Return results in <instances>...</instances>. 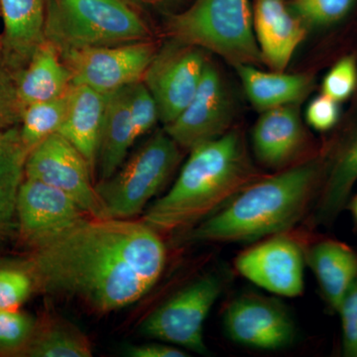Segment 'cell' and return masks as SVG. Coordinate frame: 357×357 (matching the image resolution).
Returning <instances> with one entry per match:
<instances>
[{
    "mask_svg": "<svg viewBox=\"0 0 357 357\" xmlns=\"http://www.w3.org/2000/svg\"><path fill=\"white\" fill-rule=\"evenodd\" d=\"M37 291L107 314L137 302L163 274V239L142 220L89 218L24 258Z\"/></svg>",
    "mask_w": 357,
    "mask_h": 357,
    "instance_id": "6da1fadb",
    "label": "cell"
},
{
    "mask_svg": "<svg viewBox=\"0 0 357 357\" xmlns=\"http://www.w3.org/2000/svg\"><path fill=\"white\" fill-rule=\"evenodd\" d=\"M323 174L318 158L298 162L257 178L188 232L191 243H250L280 234L299 222Z\"/></svg>",
    "mask_w": 357,
    "mask_h": 357,
    "instance_id": "7a4b0ae2",
    "label": "cell"
},
{
    "mask_svg": "<svg viewBox=\"0 0 357 357\" xmlns=\"http://www.w3.org/2000/svg\"><path fill=\"white\" fill-rule=\"evenodd\" d=\"M190 152L175 184L141 220L159 234L196 225L259 178L238 131L229 130Z\"/></svg>",
    "mask_w": 357,
    "mask_h": 357,
    "instance_id": "3957f363",
    "label": "cell"
},
{
    "mask_svg": "<svg viewBox=\"0 0 357 357\" xmlns=\"http://www.w3.org/2000/svg\"><path fill=\"white\" fill-rule=\"evenodd\" d=\"M44 34L59 53L144 41L151 35L124 0H47Z\"/></svg>",
    "mask_w": 357,
    "mask_h": 357,
    "instance_id": "277c9868",
    "label": "cell"
},
{
    "mask_svg": "<svg viewBox=\"0 0 357 357\" xmlns=\"http://www.w3.org/2000/svg\"><path fill=\"white\" fill-rule=\"evenodd\" d=\"M169 37L213 52L232 66L262 64L250 0H195L172 16Z\"/></svg>",
    "mask_w": 357,
    "mask_h": 357,
    "instance_id": "5b68a950",
    "label": "cell"
},
{
    "mask_svg": "<svg viewBox=\"0 0 357 357\" xmlns=\"http://www.w3.org/2000/svg\"><path fill=\"white\" fill-rule=\"evenodd\" d=\"M180 161L177 143L164 130L155 134L112 177L96 185L103 218L132 220L139 215Z\"/></svg>",
    "mask_w": 357,
    "mask_h": 357,
    "instance_id": "8992f818",
    "label": "cell"
},
{
    "mask_svg": "<svg viewBox=\"0 0 357 357\" xmlns=\"http://www.w3.org/2000/svg\"><path fill=\"white\" fill-rule=\"evenodd\" d=\"M220 292L222 283L217 276L202 277L157 307L144 319L140 332L146 337L206 354L204 324Z\"/></svg>",
    "mask_w": 357,
    "mask_h": 357,
    "instance_id": "52a82bcc",
    "label": "cell"
},
{
    "mask_svg": "<svg viewBox=\"0 0 357 357\" xmlns=\"http://www.w3.org/2000/svg\"><path fill=\"white\" fill-rule=\"evenodd\" d=\"M158 47L150 39L115 46L91 47L60 53L73 84L112 93L142 81Z\"/></svg>",
    "mask_w": 357,
    "mask_h": 357,
    "instance_id": "ba28073f",
    "label": "cell"
},
{
    "mask_svg": "<svg viewBox=\"0 0 357 357\" xmlns=\"http://www.w3.org/2000/svg\"><path fill=\"white\" fill-rule=\"evenodd\" d=\"M208 60L204 50L170 38L158 48L142 82L158 107L160 121H173L196 93Z\"/></svg>",
    "mask_w": 357,
    "mask_h": 357,
    "instance_id": "9c48e42d",
    "label": "cell"
},
{
    "mask_svg": "<svg viewBox=\"0 0 357 357\" xmlns=\"http://www.w3.org/2000/svg\"><path fill=\"white\" fill-rule=\"evenodd\" d=\"M93 176L81 152L59 133L33 148L26 160V178L66 192L89 217L103 218Z\"/></svg>",
    "mask_w": 357,
    "mask_h": 357,
    "instance_id": "30bf717a",
    "label": "cell"
},
{
    "mask_svg": "<svg viewBox=\"0 0 357 357\" xmlns=\"http://www.w3.org/2000/svg\"><path fill=\"white\" fill-rule=\"evenodd\" d=\"M89 217L66 192L26 178L17 199V234L30 251L46 245Z\"/></svg>",
    "mask_w": 357,
    "mask_h": 357,
    "instance_id": "8fae6325",
    "label": "cell"
},
{
    "mask_svg": "<svg viewBox=\"0 0 357 357\" xmlns=\"http://www.w3.org/2000/svg\"><path fill=\"white\" fill-rule=\"evenodd\" d=\"M234 103L217 68L206 62L196 93L164 131L180 148H194L222 137L234 121Z\"/></svg>",
    "mask_w": 357,
    "mask_h": 357,
    "instance_id": "7c38bea8",
    "label": "cell"
},
{
    "mask_svg": "<svg viewBox=\"0 0 357 357\" xmlns=\"http://www.w3.org/2000/svg\"><path fill=\"white\" fill-rule=\"evenodd\" d=\"M237 272L275 295L295 298L304 291L305 258L292 239L276 236L237 256Z\"/></svg>",
    "mask_w": 357,
    "mask_h": 357,
    "instance_id": "4fadbf2b",
    "label": "cell"
},
{
    "mask_svg": "<svg viewBox=\"0 0 357 357\" xmlns=\"http://www.w3.org/2000/svg\"><path fill=\"white\" fill-rule=\"evenodd\" d=\"M223 326L230 340L252 349H283L295 337V326L286 310L261 297L234 300L225 312Z\"/></svg>",
    "mask_w": 357,
    "mask_h": 357,
    "instance_id": "5bb4252c",
    "label": "cell"
},
{
    "mask_svg": "<svg viewBox=\"0 0 357 357\" xmlns=\"http://www.w3.org/2000/svg\"><path fill=\"white\" fill-rule=\"evenodd\" d=\"M297 105L265 110L256 122L252 147L256 159L263 166L278 171L288 168L304 152L307 135Z\"/></svg>",
    "mask_w": 357,
    "mask_h": 357,
    "instance_id": "9a60e30c",
    "label": "cell"
},
{
    "mask_svg": "<svg viewBox=\"0 0 357 357\" xmlns=\"http://www.w3.org/2000/svg\"><path fill=\"white\" fill-rule=\"evenodd\" d=\"M253 28L263 63L275 72H285L304 40V23L284 0H255Z\"/></svg>",
    "mask_w": 357,
    "mask_h": 357,
    "instance_id": "2e32d148",
    "label": "cell"
},
{
    "mask_svg": "<svg viewBox=\"0 0 357 357\" xmlns=\"http://www.w3.org/2000/svg\"><path fill=\"white\" fill-rule=\"evenodd\" d=\"M47 0H0V47L14 75L24 69L45 41Z\"/></svg>",
    "mask_w": 357,
    "mask_h": 357,
    "instance_id": "e0dca14e",
    "label": "cell"
},
{
    "mask_svg": "<svg viewBox=\"0 0 357 357\" xmlns=\"http://www.w3.org/2000/svg\"><path fill=\"white\" fill-rule=\"evenodd\" d=\"M107 95L86 86L72 84L67 114L58 132L81 152L93 175L98 163Z\"/></svg>",
    "mask_w": 357,
    "mask_h": 357,
    "instance_id": "ac0fdd59",
    "label": "cell"
},
{
    "mask_svg": "<svg viewBox=\"0 0 357 357\" xmlns=\"http://www.w3.org/2000/svg\"><path fill=\"white\" fill-rule=\"evenodd\" d=\"M72 84L69 70L60 53L46 40L34 52L24 69L16 75L18 96L23 107L65 96Z\"/></svg>",
    "mask_w": 357,
    "mask_h": 357,
    "instance_id": "d6986e66",
    "label": "cell"
},
{
    "mask_svg": "<svg viewBox=\"0 0 357 357\" xmlns=\"http://www.w3.org/2000/svg\"><path fill=\"white\" fill-rule=\"evenodd\" d=\"M29 150L20 126L0 130V248L17 232V199Z\"/></svg>",
    "mask_w": 357,
    "mask_h": 357,
    "instance_id": "ffe728a7",
    "label": "cell"
},
{
    "mask_svg": "<svg viewBox=\"0 0 357 357\" xmlns=\"http://www.w3.org/2000/svg\"><path fill=\"white\" fill-rule=\"evenodd\" d=\"M135 142L128 86L107 95L96 163L100 181L112 177L121 168Z\"/></svg>",
    "mask_w": 357,
    "mask_h": 357,
    "instance_id": "44dd1931",
    "label": "cell"
},
{
    "mask_svg": "<svg viewBox=\"0 0 357 357\" xmlns=\"http://www.w3.org/2000/svg\"><path fill=\"white\" fill-rule=\"evenodd\" d=\"M244 91L259 112L282 105H298L311 91L312 77L304 74L264 72L255 65L234 66Z\"/></svg>",
    "mask_w": 357,
    "mask_h": 357,
    "instance_id": "7402d4cb",
    "label": "cell"
},
{
    "mask_svg": "<svg viewBox=\"0 0 357 357\" xmlns=\"http://www.w3.org/2000/svg\"><path fill=\"white\" fill-rule=\"evenodd\" d=\"M307 260L326 301L337 311L345 294L357 280L356 253L337 241H321L310 249Z\"/></svg>",
    "mask_w": 357,
    "mask_h": 357,
    "instance_id": "603a6c76",
    "label": "cell"
},
{
    "mask_svg": "<svg viewBox=\"0 0 357 357\" xmlns=\"http://www.w3.org/2000/svg\"><path fill=\"white\" fill-rule=\"evenodd\" d=\"M93 345L79 328L57 314L46 312L37 319L36 328L23 357H91Z\"/></svg>",
    "mask_w": 357,
    "mask_h": 357,
    "instance_id": "cb8c5ba5",
    "label": "cell"
},
{
    "mask_svg": "<svg viewBox=\"0 0 357 357\" xmlns=\"http://www.w3.org/2000/svg\"><path fill=\"white\" fill-rule=\"evenodd\" d=\"M357 181V128L338 152L319 199L317 222H332L340 215Z\"/></svg>",
    "mask_w": 357,
    "mask_h": 357,
    "instance_id": "d4e9b609",
    "label": "cell"
},
{
    "mask_svg": "<svg viewBox=\"0 0 357 357\" xmlns=\"http://www.w3.org/2000/svg\"><path fill=\"white\" fill-rule=\"evenodd\" d=\"M69 91L60 98L31 103L23 109L20 135L29 151L60 130L67 114Z\"/></svg>",
    "mask_w": 357,
    "mask_h": 357,
    "instance_id": "484cf974",
    "label": "cell"
},
{
    "mask_svg": "<svg viewBox=\"0 0 357 357\" xmlns=\"http://www.w3.org/2000/svg\"><path fill=\"white\" fill-rule=\"evenodd\" d=\"M37 291L25 259L0 262V310L20 309Z\"/></svg>",
    "mask_w": 357,
    "mask_h": 357,
    "instance_id": "4316f807",
    "label": "cell"
},
{
    "mask_svg": "<svg viewBox=\"0 0 357 357\" xmlns=\"http://www.w3.org/2000/svg\"><path fill=\"white\" fill-rule=\"evenodd\" d=\"M36 325L37 319L28 312L0 310V356L23 357Z\"/></svg>",
    "mask_w": 357,
    "mask_h": 357,
    "instance_id": "83f0119b",
    "label": "cell"
},
{
    "mask_svg": "<svg viewBox=\"0 0 357 357\" xmlns=\"http://www.w3.org/2000/svg\"><path fill=\"white\" fill-rule=\"evenodd\" d=\"M356 0H296L292 11L305 25L326 27L351 11Z\"/></svg>",
    "mask_w": 357,
    "mask_h": 357,
    "instance_id": "f1b7e54d",
    "label": "cell"
},
{
    "mask_svg": "<svg viewBox=\"0 0 357 357\" xmlns=\"http://www.w3.org/2000/svg\"><path fill=\"white\" fill-rule=\"evenodd\" d=\"M128 100L133 135L137 141L160 121L158 107L142 81L129 84Z\"/></svg>",
    "mask_w": 357,
    "mask_h": 357,
    "instance_id": "f546056e",
    "label": "cell"
},
{
    "mask_svg": "<svg viewBox=\"0 0 357 357\" xmlns=\"http://www.w3.org/2000/svg\"><path fill=\"white\" fill-rule=\"evenodd\" d=\"M23 109L15 75L7 65L0 47V130L20 126Z\"/></svg>",
    "mask_w": 357,
    "mask_h": 357,
    "instance_id": "4dcf8cb0",
    "label": "cell"
},
{
    "mask_svg": "<svg viewBox=\"0 0 357 357\" xmlns=\"http://www.w3.org/2000/svg\"><path fill=\"white\" fill-rule=\"evenodd\" d=\"M356 84V61L352 56H347L340 59L326 74L321 89L324 95L340 102L352 95Z\"/></svg>",
    "mask_w": 357,
    "mask_h": 357,
    "instance_id": "1f68e13d",
    "label": "cell"
},
{
    "mask_svg": "<svg viewBox=\"0 0 357 357\" xmlns=\"http://www.w3.org/2000/svg\"><path fill=\"white\" fill-rule=\"evenodd\" d=\"M337 312L342 319L344 354L357 357V280L345 294Z\"/></svg>",
    "mask_w": 357,
    "mask_h": 357,
    "instance_id": "d6a6232c",
    "label": "cell"
},
{
    "mask_svg": "<svg viewBox=\"0 0 357 357\" xmlns=\"http://www.w3.org/2000/svg\"><path fill=\"white\" fill-rule=\"evenodd\" d=\"M340 117L338 102L324 93L310 102L306 110V121L318 131L330 130L337 124Z\"/></svg>",
    "mask_w": 357,
    "mask_h": 357,
    "instance_id": "836d02e7",
    "label": "cell"
},
{
    "mask_svg": "<svg viewBox=\"0 0 357 357\" xmlns=\"http://www.w3.org/2000/svg\"><path fill=\"white\" fill-rule=\"evenodd\" d=\"M132 357H187L189 354L175 347L163 344H145L132 345L126 351Z\"/></svg>",
    "mask_w": 357,
    "mask_h": 357,
    "instance_id": "e575fe53",
    "label": "cell"
},
{
    "mask_svg": "<svg viewBox=\"0 0 357 357\" xmlns=\"http://www.w3.org/2000/svg\"><path fill=\"white\" fill-rule=\"evenodd\" d=\"M352 213H354V218H356L357 222V197L354 199L351 204Z\"/></svg>",
    "mask_w": 357,
    "mask_h": 357,
    "instance_id": "d590c367",
    "label": "cell"
},
{
    "mask_svg": "<svg viewBox=\"0 0 357 357\" xmlns=\"http://www.w3.org/2000/svg\"><path fill=\"white\" fill-rule=\"evenodd\" d=\"M142 1L153 2V1H158V0H142Z\"/></svg>",
    "mask_w": 357,
    "mask_h": 357,
    "instance_id": "8d00e7d4",
    "label": "cell"
}]
</instances>
